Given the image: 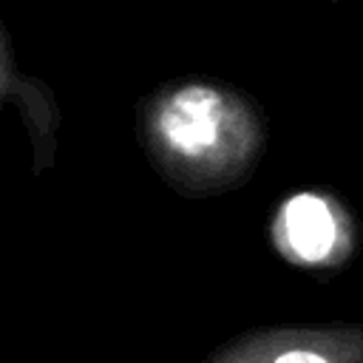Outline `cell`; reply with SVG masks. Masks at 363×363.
<instances>
[{"instance_id":"1","label":"cell","mask_w":363,"mask_h":363,"mask_svg":"<svg viewBox=\"0 0 363 363\" xmlns=\"http://www.w3.org/2000/svg\"><path fill=\"white\" fill-rule=\"evenodd\" d=\"M136 133L153 173L182 199L244 187L269 145L258 99L218 77H173L147 91Z\"/></svg>"},{"instance_id":"2","label":"cell","mask_w":363,"mask_h":363,"mask_svg":"<svg viewBox=\"0 0 363 363\" xmlns=\"http://www.w3.org/2000/svg\"><path fill=\"white\" fill-rule=\"evenodd\" d=\"M201 363H363V320L250 326L213 346Z\"/></svg>"},{"instance_id":"3","label":"cell","mask_w":363,"mask_h":363,"mask_svg":"<svg viewBox=\"0 0 363 363\" xmlns=\"http://www.w3.org/2000/svg\"><path fill=\"white\" fill-rule=\"evenodd\" d=\"M0 105H14L31 145V176L40 179L57 162L62 111L54 88L23 68L11 31L0 20Z\"/></svg>"},{"instance_id":"4","label":"cell","mask_w":363,"mask_h":363,"mask_svg":"<svg viewBox=\"0 0 363 363\" xmlns=\"http://www.w3.org/2000/svg\"><path fill=\"white\" fill-rule=\"evenodd\" d=\"M329 3H335V6H343V3H346V0H329Z\"/></svg>"}]
</instances>
